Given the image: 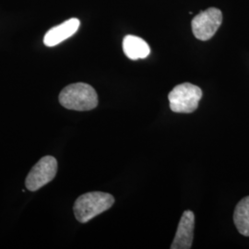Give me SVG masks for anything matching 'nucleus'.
Here are the masks:
<instances>
[{"label": "nucleus", "instance_id": "1", "mask_svg": "<svg viewBox=\"0 0 249 249\" xmlns=\"http://www.w3.org/2000/svg\"><path fill=\"white\" fill-rule=\"evenodd\" d=\"M59 103L63 107L75 111H89L98 106V95L90 85L73 83L62 89Z\"/></svg>", "mask_w": 249, "mask_h": 249}, {"label": "nucleus", "instance_id": "2", "mask_svg": "<svg viewBox=\"0 0 249 249\" xmlns=\"http://www.w3.org/2000/svg\"><path fill=\"white\" fill-rule=\"evenodd\" d=\"M114 203V196L108 193L89 192L77 198L73 210L76 219L80 223H85L107 212Z\"/></svg>", "mask_w": 249, "mask_h": 249}, {"label": "nucleus", "instance_id": "3", "mask_svg": "<svg viewBox=\"0 0 249 249\" xmlns=\"http://www.w3.org/2000/svg\"><path fill=\"white\" fill-rule=\"evenodd\" d=\"M202 97V90L192 83H182L170 91V108L175 113H193Z\"/></svg>", "mask_w": 249, "mask_h": 249}, {"label": "nucleus", "instance_id": "4", "mask_svg": "<svg viewBox=\"0 0 249 249\" xmlns=\"http://www.w3.org/2000/svg\"><path fill=\"white\" fill-rule=\"evenodd\" d=\"M222 22V11L216 8H210L200 12L192 19V31L196 39L207 41L216 34Z\"/></svg>", "mask_w": 249, "mask_h": 249}, {"label": "nucleus", "instance_id": "5", "mask_svg": "<svg viewBox=\"0 0 249 249\" xmlns=\"http://www.w3.org/2000/svg\"><path fill=\"white\" fill-rule=\"evenodd\" d=\"M57 172V160L53 156H45L39 160L27 176L25 186L36 191L53 180Z\"/></svg>", "mask_w": 249, "mask_h": 249}, {"label": "nucleus", "instance_id": "6", "mask_svg": "<svg viewBox=\"0 0 249 249\" xmlns=\"http://www.w3.org/2000/svg\"><path fill=\"white\" fill-rule=\"evenodd\" d=\"M195 215L191 211H186L178 224L175 239L171 245L172 249H189L192 247L194 236Z\"/></svg>", "mask_w": 249, "mask_h": 249}, {"label": "nucleus", "instance_id": "7", "mask_svg": "<svg viewBox=\"0 0 249 249\" xmlns=\"http://www.w3.org/2000/svg\"><path fill=\"white\" fill-rule=\"evenodd\" d=\"M79 18H72L57 26L51 28L44 37V44L48 47L59 45L77 33L80 28Z\"/></svg>", "mask_w": 249, "mask_h": 249}, {"label": "nucleus", "instance_id": "8", "mask_svg": "<svg viewBox=\"0 0 249 249\" xmlns=\"http://www.w3.org/2000/svg\"><path fill=\"white\" fill-rule=\"evenodd\" d=\"M123 50L129 59L138 60L146 58L151 48L142 38L135 36H126L123 40Z\"/></svg>", "mask_w": 249, "mask_h": 249}, {"label": "nucleus", "instance_id": "9", "mask_svg": "<svg viewBox=\"0 0 249 249\" xmlns=\"http://www.w3.org/2000/svg\"><path fill=\"white\" fill-rule=\"evenodd\" d=\"M233 222L241 234L249 236V196L243 198L236 206Z\"/></svg>", "mask_w": 249, "mask_h": 249}]
</instances>
